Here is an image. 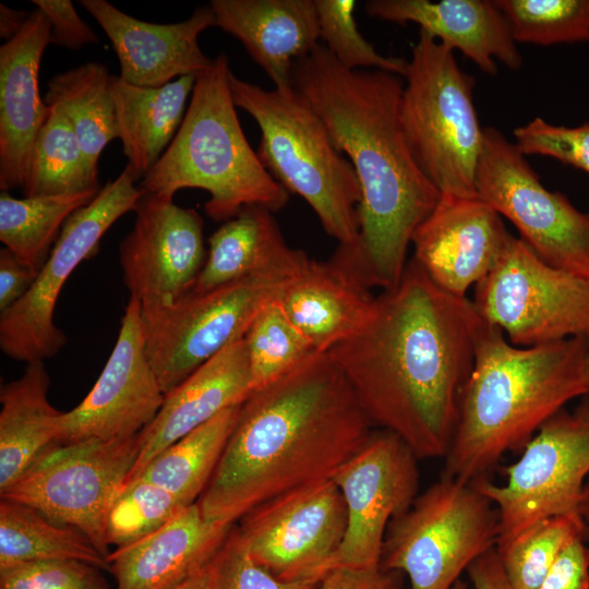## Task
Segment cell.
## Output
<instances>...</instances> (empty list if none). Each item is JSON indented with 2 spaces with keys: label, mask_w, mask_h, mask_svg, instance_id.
Here are the masks:
<instances>
[{
  "label": "cell",
  "mask_w": 589,
  "mask_h": 589,
  "mask_svg": "<svg viewBox=\"0 0 589 589\" xmlns=\"http://www.w3.org/2000/svg\"><path fill=\"white\" fill-rule=\"evenodd\" d=\"M483 320L472 300L438 288L411 257L373 315L328 353L372 426L419 459L444 458L455 436Z\"/></svg>",
  "instance_id": "cell-1"
},
{
  "label": "cell",
  "mask_w": 589,
  "mask_h": 589,
  "mask_svg": "<svg viewBox=\"0 0 589 589\" xmlns=\"http://www.w3.org/2000/svg\"><path fill=\"white\" fill-rule=\"evenodd\" d=\"M373 426L328 352L251 392L205 490L203 516L235 525L259 505L330 480Z\"/></svg>",
  "instance_id": "cell-2"
},
{
  "label": "cell",
  "mask_w": 589,
  "mask_h": 589,
  "mask_svg": "<svg viewBox=\"0 0 589 589\" xmlns=\"http://www.w3.org/2000/svg\"><path fill=\"white\" fill-rule=\"evenodd\" d=\"M404 84L390 72L345 69L322 43L291 72L292 88L317 113L354 169L361 200L359 239L351 250L370 285L382 291L400 281L413 232L441 197L402 131Z\"/></svg>",
  "instance_id": "cell-3"
},
{
  "label": "cell",
  "mask_w": 589,
  "mask_h": 589,
  "mask_svg": "<svg viewBox=\"0 0 589 589\" xmlns=\"http://www.w3.org/2000/svg\"><path fill=\"white\" fill-rule=\"evenodd\" d=\"M588 351L589 341L582 338L518 347L483 321L443 476L464 482L485 478L567 402L588 395Z\"/></svg>",
  "instance_id": "cell-4"
},
{
  "label": "cell",
  "mask_w": 589,
  "mask_h": 589,
  "mask_svg": "<svg viewBox=\"0 0 589 589\" xmlns=\"http://www.w3.org/2000/svg\"><path fill=\"white\" fill-rule=\"evenodd\" d=\"M225 52L196 76L183 121L156 165L142 178L145 194L172 200L182 189L208 192L206 215L226 221L248 205L271 212L286 206L289 193L250 146L232 99Z\"/></svg>",
  "instance_id": "cell-5"
},
{
  "label": "cell",
  "mask_w": 589,
  "mask_h": 589,
  "mask_svg": "<svg viewBox=\"0 0 589 589\" xmlns=\"http://www.w3.org/2000/svg\"><path fill=\"white\" fill-rule=\"evenodd\" d=\"M236 107L257 123V156L271 176L302 197L327 235L356 247L360 184L350 161L334 145L312 107L292 87L265 89L229 74Z\"/></svg>",
  "instance_id": "cell-6"
},
{
  "label": "cell",
  "mask_w": 589,
  "mask_h": 589,
  "mask_svg": "<svg viewBox=\"0 0 589 589\" xmlns=\"http://www.w3.org/2000/svg\"><path fill=\"white\" fill-rule=\"evenodd\" d=\"M400 122L420 169L441 194L473 196L484 128L474 80L445 44L419 31L404 75Z\"/></svg>",
  "instance_id": "cell-7"
},
{
  "label": "cell",
  "mask_w": 589,
  "mask_h": 589,
  "mask_svg": "<svg viewBox=\"0 0 589 589\" xmlns=\"http://www.w3.org/2000/svg\"><path fill=\"white\" fill-rule=\"evenodd\" d=\"M497 539L493 503L472 482L442 474L392 520L380 566L405 573L410 589H450Z\"/></svg>",
  "instance_id": "cell-8"
},
{
  "label": "cell",
  "mask_w": 589,
  "mask_h": 589,
  "mask_svg": "<svg viewBox=\"0 0 589 589\" xmlns=\"http://www.w3.org/2000/svg\"><path fill=\"white\" fill-rule=\"evenodd\" d=\"M301 271L262 273L206 292L190 291L170 305L141 308L147 357L165 395L243 338L261 308Z\"/></svg>",
  "instance_id": "cell-9"
},
{
  "label": "cell",
  "mask_w": 589,
  "mask_h": 589,
  "mask_svg": "<svg viewBox=\"0 0 589 589\" xmlns=\"http://www.w3.org/2000/svg\"><path fill=\"white\" fill-rule=\"evenodd\" d=\"M472 303L485 323L518 347L589 341V278L549 265L513 235L474 286Z\"/></svg>",
  "instance_id": "cell-10"
},
{
  "label": "cell",
  "mask_w": 589,
  "mask_h": 589,
  "mask_svg": "<svg viewBox=\"0 0 589 589\" xmlns=\"http://www.w3.org/2000/svg\"><path fill=\"white\" fill-rule=\"evenodd\" d=\"M136 180L127 164L92 202L68 218L28 292L0 313V348L8 357L26 363L44 361L64 347L67 337L53 322L61 289L74 269L95 255L107 230L135 209L144 194Z\"/></svg>",
  "instance_id": "cell-11"
},
{
  "label": "cell",
  "mask_w": 589,
  "mask_h": 589,
  "mask_svg": "<svg viewBox=\"0 0 589 589\" xmlns=\"http://www.w3.org/2000/svg\"><path fill=\"white\" fill-rule=\"evenodd\" d=\"M505 470L506 480L473 481L498 514L497 544L537 521L555 516H581L589 477V401L575 411L550 418Z\"/></svg>",
  "instance_id": "cell-12"
},
{
  "label": "cell",
  "mask_w": 589,
  "mask_h": 589,
  "mask_svg": "<svg viewBox=\"0 0 589 589\" xmlns=\"http://www.w3.org/2000/svg\"><path fill=\"white\" fill-rule=\"evenodd\" d=\"M139 452V435L53 444L0 491V496L75 528L107 558L106 514L125 484Z\"/></svg>",
  "instance_id": "cell-13"
},
{
  "label": "cell",
  "mask_w": 589,
  "mask_h": 589,
  "mask_svg": "<svg viewBox=\"0 0 589 589\" xmlns=\"http://www.w3.org/2000/svg\"><path fill=\"white\" fill-rule=\"evenodd\" d=\"M476 189L539 259L589 278V212L548 190L516 144L495 128H484Z\"/></svg>",
  "instance_id": "cell-14"
},
{
  "label": "cell",
  "mask_w": 589,
  "mask_h": 589,
  "mask_svg": "<svg viewBox=\"0 0 589 589\" xmlns=\"http://www.w3.org/2000/svg\"><path fill=\"white\" fill-rule=\"evenodd\" d=\"M237 530L251 557L283 581L323 578L347 527L344 497L330 479L250 510Z\"/></svg>",
  "instance_id": "cell-15"
},
{
  "label": "cell",
  "mask_w": 589,
  "mask_h": 589,
  "mask_svg": "<svg viewBox=\"0 0 589 589\" xmlns=\"http://www.w3.org/2000/svg\"><path fill=\"white\" fill-rule=\"evenodd\" d=\"M418 459L397 435L376 429L333 477L346 504L347 527L330 569L380 566L389 524L418 496Z\"/></svg>",
  "instance_id": "cell-16"
},
{
  "label": "cell",
  "mask_w": 589,
  "mask_h": 589,
  "mask_svg": "<svg viewBox=\"0 0 589 589\" xmlns=\"http://www.w3.org/2000/svg\"><path fill=\"white\" fill-rule=\"evenodd\" d=\"M165 399L145 348L141 303L130 298L115 347L95 385L57 421V443L117 441L139 435Z\"/></svg>",
  "instance_id": "cell-17"
},
{
  "label": "cell",
  "mask_w": 589,
  "mask_h": 589,
  "mask_svg": "<svg viewBox=\"0 0 589 589\" xmlns=\"http://www.w3.org/2000/svg\"><path fill=\"white\" fill-rule=\"evenodd\" d=\"M134 212L119 245L124 285L142 309L170 305L191 291L204 266L203 219L193 208L145 193Z\"/></svg>",
  "instance_id": "cell-18"
},
{
  "label": "cell",
  "mask_w": 589,
  "mask_h": 589,
  "mask_svg": "<svg viewBox=\"0 0 589 589\" xmlns=\"http://www.w3.org/2000/svg\"><path fill=\"white\" fill-rule=\"evenodd\" d=\"M510 235L479 195L441 194L413 232L412 259L438 288L464 298L492 271Z\"/></svg>",
  "instance_id": "cell-19"
},
{
  "label": "cell",
  "mask_w": 589,
  "mask_h": 589,
  "mask_svg": "<svg viewBox=\"0 0 589 589\" xmlns=\"http://www.w3.org/2000/svg\"><path fill=\"white\" fill-rule=\"evenodd\" d=\"M109 38L120 64L119 77L143 87H160L187 75L199 76L213 64L200 35L215 26L208 5L184 21L157 24L137 20L105 0H81Z\"/></svg>",
  "instance_id": "cell-20"
},
{
  "label": "cell",
  "mask_w": 589,
  "mask_h": 589,
  "mask_svg": "<svg viewBox=\"0 0 589 589\" xmlns=\"http://www.w3.org/2000/svg\"><path fill=\"white\" fill-rule=\"evenodd\" d=\"M347 247L326 261L309 260L277 300L316 352H328L358 334L373 315L376 294Z\"/></svg>",
  "instance_id": "cell-21"
},
{
  "label": "cell",
  "mask_w": 589,
  "mask_h": 589,
  "mask_svg": "<svg viewBox=\"0 0 589 589\" xmlns=\"http://www.w3.org/2000/svg\"><path fill=\"white\" fill-rule=\"evenodd\" d=\"M50 44V24L38 9L23 29L0 47V189L23 190L38 134L50 108L38 77Z\"/></svg>",
  "instance_id": "cell-22"
},
{
  "label": "cell",
  "mask_w": 589,
  "mask_h": 589,
  "mask_svg": "<svg viewBox=\"0 0 589 589\" xmlns=\"http://www.w3.org/2000/svg\"><path fill=\"white\" fill-rule=\"evenodd\" d=\"M251 392L249 358L241 338L165 395L158 413L139 434L140 452L125 483L136 479L164 449L227 408L241 405Z\"/></svg>",
  "instance_id": "cell-23"
},
{
  "label": "cell",
  "mask_w": 589,
  "mask_h": 589,
  "mask_svg": "<svg viewBox=\"0 0 589 589\" xmlns=\"http://www.w3.org/2000/svg\"><path fill=\"white\" fill-rule=\"evenodd\" d=\"M369 16L405 24L460 51L482 72L496 75V60L510 70L522 65L509 24L494 0H370Z\"/></svg>",
  "instance_id": "cell-24"
},
{
  "label": "cell",
  "mask_w": 589,
  "mask_h": 589,
  "mask_svg": "<svg viewBox=\"0 0 589 589\" xmlns=\"http://www.w3.org/2000/svg\"><path fill=\"white\" fill-rule=\"evenodd\" d=\"M233 525L206 519L197 503L107 557L116 589H175L206 567Z\"/></svg>",
  "instance_id": "cell-25"
},
{
  "label": "cell",
  "mask_w": 589,
  "mask_h": 589,
  "mask_svg": "<svg viewBox=\"0 0 589 589\" xmlns=\"http://www.w3.org/2000/svg\"><path fill=\"white\" fill-rule=\"evenodd\" d=\"M215 26L237 38L275 84L291 86L294 63L320 43L314 0H212Z\"/></svg>",
  "instance_id": "cell-26"
},
{
  "label": "cell",
  "mask_w": 589,
  "mask_h": 589,
  "mask_svg": "<svg viewBox=\"0 0 589 589\" xmlns=\"http://www.w3.org/2000/svg\"><path fill=\"white\" fill-rule=\"evenodd\" d=\"M272 213L248 205L224 221L208 239L206 260L191 292L273 271H301L310 259L286 243Z\"/></svg>",
  "instance_id": "cell-27"
},
{
  "label": "cell",
  "mask_w": 589,
  "mask_h": 589,
  "mask_svg": "<svg viewBox=\"0 0 589 589\" xmlns=\"http://www.w3.org/2000/svg\"><path fill=\"white\" fill-rule=\"evenodd\" d=\"M195 80L187 75L160 87H143L111 75L118 139L137 179L156 165L176 136Z\"/></svg>",
  "instance_id": "cell-28"
},
{
  "label": "cell",
  "mask_w": 589,
  "mask_h": 589,
  "mask_svg": "<svg viewBox=\"0 0 589 589\" xmlns=\"http://www.w3.org/2000/svg\"><path fill=\"white\" fill-rule=\"evenodd\" d=\"M49 384L44 361H32L19 378L1 386L0 491L57 443L61 411L48 399Z\"/></svg>",
  "instance_id": "cell-29"
},
{
  "label": "cell",
  "mask_w": 589,
  "mask_h": 589,
  "mask_svg": "<svg viewBox=\"0 0 589 589\" xmlns=\"http://www.w3.org/2000/svg\"><path fill=\"white\" fill-rule=\"evenodd\" d=\"M110 79L105 64L87 62L52 76L44 98L47 106L65 115L97 173L104 148L118 139Z\"/></svg>",
  "instance_id": "cell-30"
},
{
  "label": "cell",
  "mask_w": 589,
  "mask_h": 589,
  "mask_svg": "<svg viewBox=\"0 0 589 589\" xmlns=\"http://www.w3.org/2000/svg\"><path fill=\"white\" fill-rule=\"evenodd\" d=\"M51 560L81 561L99 569L109 567L107 558L81 531L29 506L1 498L0 569Z\"/></svg>",
  "instance_id": "cell-31"
},
{
  "label": "cell",
  "mask_w": 589,
  "mask_h": 589,
  "mask_svg": "<svg viewBox=\"0 0 589 589\" xmlns=\"http://www.w3.org/2000/svg\"><path fill=\"white\" fill-rule=\"evenodd\" d=\"M241 405L227 408L171 444L137 478L166 489L185 507L196 503L232 433Z\"/></svg>",
  "instance_id": "cell-32"
},
{
  "label": "cell",
  "mask_w": 589,
  "mask_h": 589,
  "mask_svg": "<svg viewBox=\"0 0 589 589\" xmlns=\"http://www.w3.org/2000/svg\"><path fill=\"white\" fill-rule=\"evenodd\" d=\"M99 190L22 199L1 192L0 241L39 273L68 218L92 202Z\"/></svg>",
  "instance_id": "cell-33"
},
{
  "label": "cell",
  "mask_w": 589,
  "mask_h": 589,
  "mask_svg": "<svg viewBox=\"0 0 589 589\" xmlns=\"http://www.w3.org/2000/svg\"><path fill=\"white\" fill-rule=\"evenodd\" d=\"M49 107V106H48ZM33 151L24 196L75 194L100 189L65 115L49 107Z\"/></svg>",
  "instance_id": "cell-34"
},
{
  "label": "cell",
  "mask_w": 589,
  "mask_h": 589,
  "mask_svg": "<svg viewBox=\"0 0 589 589\" xmlns=\"http://www.w3.org/2000/svg\"><path fill=\"white\" fill-rule=\"evenodd\" d=\"M582 516H555L527 527L495 546L502 567L515 589H538L562 550L586 537Z\"/></svg>",
  "instance_id": "cell-35"
},
{
  "label": "cell",
  "mask_w": 589,
  "mask_h": 589,
  "mask_svg": "<svg viewBox=\"0 0 589 589\" xmlns=\"http://www.w3.org/2000/svg\"><path fill=\"white\" fill-rule=\"evenodd\" d=\"M243 338L252 390L278 380L316 352L288 318L277 297L261 308Z\"/></svg>",
  "instance_id": "cell-36"
},
{
  "label": "cell",
  "mask_w": 589,
  "mask_h": 589,
  "mask_svg": "<svg viewBox=\"0 0 589 589\" xmlns=\"http://www.w3.org/2000/svg\"><path fill=\"white\" fill-rule=\"evenodd\" d=\"M517 44L589 43V0H494Z\"/></svg>",
  "instance_id": "cell-37"
},
{
  "label": "cell",
  "mask_w": 589,
  "mask_h": 589,
  "mask_svg": "<svg viewBox=\"0 0 589 589\" xmlns=\"http://www.w3.org/2000/svg\"><path fill=\"white\" fill-rule=\"evenodd\" d=\"M183 508L166 489L142 478L129 481L107 510L106 541L109 548L128 546L160 529Z\"/></svg>",
  "instance_id": "cell-38"
},
{
  "label": "cell",
  "mask_w": 589,
  "mask_h": 589,
  "mask_svg": "<svg viewBox=\"0 0 589 589\" xmlns=\"http://www.w3.org/2000/svg\"><path fill=\"white\" fill-rule=\"evenodd\" d=\"M320 39L345 69L380 70L404 77L408 60L386 57L362 36L357 27L354 0H314Z\"/></svg>",
  "instance_id": "cell-39"
},
{
  "label": "cell",
  "mask_w": 589,
  "mask_h": 589,
  "mask_svg": "<svg viewBox=\"0 0 589 589\" xmlns=\"http://www.w3.org/2000/svg\"><path fill=\"white\" fill-rule=\"evenodd\" d=\"M212 564L214 589H317L322 579H277L251 557L235 525Z\"/></svg>",
  "instance_id": "cell-40"
},
{
  "label": "cell",
  "mask_w": 589,
  "mask_h": 589,
  "mask_svg": "<svg viewBox=\"0 0 589 589\" xmlns=\"http://www.w3.org/2000/svg\"><path fill=\"white\" fill-rule=\"evenodd\" d=\"M99 570L75 560L25 563L0 569V589H108Z\"/></svg>",
  "instance_id": "cell-41"
},
{
  "label": "cell",
  "mask_w": 589,
  "mask_h": 589,
  "mask_svg": "<svg viewBox=\"0 0 589 589\" xmlns=\"http://www.w3.org/2000/svg\"><path fill=\"white\" fill-rule=\"evenodd\" d=\"M513 133L516 146L525 156L552 157L589 175V123L569 128L537 117Z\"/></svg>",
  "instance_id": "cell-42"
},
{
  "label": "cell",
  "mask_w": 589,
  "mask_h": 589,
  "mask_svg": "<svg viewBox=\"0 0 589 589\" xmlns=\"http://www.w3.org/2000/svg\"><path fill=\"white\" fill-rule=\"evenodd\" d=\"M50 24V44L79 50L99 41L94 31L79 16L70 0H32Z\"/></svg>",
  "instance_id": "cell-43"
},
{
  "label": "cell",
  "mask_w": 589,
  "mask_h": 589,
  "mask_svg": "<svg viewBox=\"0 0 589 589\" xmlns=\"http://www.w3.org/2000/svg\"><path fill=\"white\" fill-rule=\"evenodd\" d=\"M586 537L572 540L558 554L538 589H589Z\"/></svg>",
  "instance_id": "cell-44"
},
{
  "label": "cell",
  "mask_w": 589,
  "mask_h": 589,
  "mask_svg": "<svg viewBox=\"0 0 589 589\" xmlns=\"http://www.w3.org/2000/svg\"><path fill=\"white\" fill-rule=\"evenodd\" d=\"M396 573L381 566L335 567L323 576L317 589H400Z\"/></svg>",
  "instance_id": "cell-45"
},
{
  "label": "cell",
  "mask_w": 589,
  "mask_h": 589,
  "mask_svg": "<svg viewBox=\"0 0 589 589\" xmlns=\"http://www.w3.org/2000/svg\"><path fill=\"white\" fill-rule=\"evenodd\" d=\"M37 275L10 250H0V313L12 308L28 292Z\"/></svg>",
  "instance_id": "cell-46"
},
{
  "label": "cell",
  "mask_w": 589,
  "mask_h": 589,
  "mask_svg": "<svg viewBox=\"0 0 589 589\" xmlns=\"http://www.w3.org/2000/svg\"><path fill=\"white\" fill-rule=\"evenodd\" d=\"M466 572L473 589H515L506 577L495 548L472 562Z\"/></svg>",
  "instance_id": "cell-47"
},
{
  "label": "cell",
  "mask_w": 589,
  "mask_h": 589,
  "mask_svg": "<svg viewBox=\"0 0 589 589\" xmlns=\"http://www.w3.org/2000/svg\"><path fill=\"white\" fill-rule=\"evenodd\" d=\"M31 12L20 11L0 4V37L7 41L14 38L25 26Z\"/></svg>",
  "instance_id": "cell-48"
},
{
  "label": "cell",
  "mask_w": 589,
  "mask_h": 589,
  "mask_svg": "<svg viewBox=\"0 0 589 589\" xmlns=\"http://www.w3.org/2000/svg\"><path fill=\"white\" fill-rule=\"evenodd\" d=\"M175 589H214V569L212 562L201 572L190 577Z\"/></svg>",
  "instance_id": "cell-49"
},
{
  "label": "cell",
  "mask_w": 589,
  "mask_h": 589,
  "mask_svg": "<svg viewBox=\"0 0 589 589\" xmlns=\"http://www.w3.org/2000/svg\"><path fill=\"white\" fill-rule=\"evenodd\" d=\"M580 513L589 530V477L585 485Z\"/></svg>",
  "instance_id": "cell-50"
},
{
  "label": "cell",
  "mask_w": 589,
  "mask_h": 589,
  "mask_svg": "<svg viewBox=\"0 0 589 589\" xmlns=\"http://www.w3.org/2000/svg\"><path fill=\"white\" fill-rule=\"evenodd\" d=\"M450 589H469L468 586L461 581L460 579H458Z\"/></svg>",
  "instance_id": "cell-51"
},
{
  "label": "cell",
  "mask_w": 589,
  "mask_h": 589,
  "mask_svg": "<svg viewBox=\"0 0 589 589\" xmlns=\"http://www.w3.org/2000/svg\"><path fill=\"white\" fill-rule=\"evenodd\" d=\"M585 372H586V377H587V382H588V385H589V351H588L587 357H586Z\"/></svg>",
  "instance_id": "cell-52"
}]
</instances>
